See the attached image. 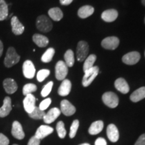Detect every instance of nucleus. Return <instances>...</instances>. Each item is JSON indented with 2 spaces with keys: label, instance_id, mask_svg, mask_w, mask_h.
Masks as SVG:
<instances>
[{
  "label": "nucleus",
  "instance_id": "f257e3e1",
  "mask_svg": "<svg viewBox=\"0 0 145 145\" xmlns=\"http://www.w3.org/2000/svg\"><path fill=\"white\" fill-rule=\"evenodd\" d=\"M20 60V57L16 52L14 47H10L7 50L6 55L4 59V65L6 67L10 68L17 64Z\"/></svg>",
  "mask_w": 145,
  "mask_h": 145
},
{
  "label": "nucleus",
  "instance_id": "f03ea898",
  "mask_svg": "<svg viewBox=\"0 0 145 145\" xmlns=\"http://www.w3.org/2000/svg\"><path fill=\"white\" fill-rule=\"evenodd\" d=\"M36 25L38 30L44 33L50 32L52 28V22L46 16L44 15H41L37 18Z\"/></svg>",
  "mask_w": 145,
  "mask_h": 145
},
{
  "label": "nucleus",
  "instance_id": "7ed1b4c3",
  "mask_svg": "<svg viewBox=\"0 0 145 145\" xmlns=\"http://www.w3.org/2000/svg\"><path fill=\"white\" fill-rule=\"evenodd\" d=\"M99 73V67L97 66H93V67L85 72V75L83 77L82 84L84 87H88L91 84L95 78Z\"/></svg>",
  "mask_w": 145,
  "mask_h": 145
},
{
  "label": "nucleus",
  "instance_id": "20e7f679",
  "mask_svg": "<svg viewBox=\"0 0 145 145\" xmlns=\"http://www.w3.org/2000/svg\"><path fill=\"white\" fill-rule=\"evenodd\" d=\"M102 101L105 105L111 108H116L119 104V99L118 95L111 91L106 92L103 94Z\"/></svg>",
  "mask_w": 145,
  "mask_h": 145
},
{
  "label": "nucleus",
  "instance_id": "39448f33",
  "mask_svg": "<svg viewBox=\"0 0 145 145\" xmlns=\"http://www.w3.org/2000/svg\"><path fill=\"white\" fill-rule=\"evenodd\" d=\"M89 52V45L86 41H79L77 46V59L79 62L85 61Z\"/></svg>",
  "mask_w": 145,
  "mask_h": 145
},
{
  "label": "nucleus",
  "instance_id": "423d86ee",
  "mask_svg": "<svg viewBox=\"0 0 145 145\" xmlns=\"http://www.w3.org/2000/svg\"><path fill=\"white\" fill-rule=\"evenodd\" d=\"M68 73V67L63 61H58L55 66V77L57 80H64Z\"/></svg>",
  "mask_w": 145,
  "mask_h": 145
},
{
  "label": "nucleus",
  "instance_id": "0eeeda50",
  "mask_svg": "<svg viewBox=\"0 0 145 145\" xmlns=\"http://www.w3.org/2000/svg\"><path fill=\"white\" fill-rule=\"evenodd\" d=\"M119 44V39L116 36L107 37L101 41V46L108 50H115L118 46Z\"/></svg>",
  "mask_w": 145,
  "mask_h": 145
},
{
  "label": "nucleus",
  "instance_id": "6e6552de",
  "mask_svg": "<svg viewBox=\"0 0 145 145\" xmlns=\"http://www.w3.org/2000/svg\"><path fill=\"white\" fill-rule=\"evenodd\" d=\"M22 71L24 76L27 79L34 78L36 73V69L33 63L30 60L25 61L22 66Z\"/></svg>",
  "mask_w": 145,
  "mask_h": 145
},
{
  "label": "nucleus",
  "instance_id": "1a4fd4ad",
  "mask_svg": "<svg viewBox=\"0 0 145 145\" xmlns=\"http://www.w3.org/2000/svg\"><path fill=\"white\" fill-rule=\"evenodd\" d=\"M140 54L138 52L132 51L125 54L122 57V62L126 65H133L140 61Z\"/></svg>",
  "mask_w": 145,
  "mask_h": 145
},
{
  "label": "nucleus",
  "instance_id": "9d476101",
  "mask_svg": "<svg viewBox=\"0 0 145 145\" xmlns=\"http://www.w3.org/2000/svg\"><path fill=\"white\" fill-rule=\"evenodd\" d=\"M61 112L67 116L73 115L76 112L75 107L67 99H63L61 102Z\"/></svg>",
  "mask_w": 145,
  "mask_h": 145
},
{
  "label": "nucleus",
  "instance_id": "9b49d317",
  "mask_svg": "<svg viewBox=\"0 0 145 145\" xmlns=\"http://www.w3.org/2000/svg\"><path fill=\"white\" fill-rule=\"evenodd\" d=\"M36 100L35 97L32 94H28L26 95V97L23 101V104L25 111L28 114L31 113L35 108Z\"/></svg>",
  "mask_w": 145,
  "mask_h": 145
},
{
  "label": "nucleus",
  "instance_id": "f8f14e48",
  "mask_svg": "<svg viewBox=\"0 0 145 145\" xmlns=\"http://www.w3.org/2000/svg\"><path fill=\"white\" fill-rule=\"evenodd\" d=\"M11 26L12 32L15 35H21L24 31V26L20 22L17 16H13L11 18Z\"/></svg>",
  "mask_w": 145,
  "mask_h": 145
},
{
  "label": "nucleus",
  "instance_id": "ddd939ff",
  "mask_svg": "<svg viewBox=\"0 0 145 145\" xmlns=\"http://www.w3.org/2000/svg\"><path fill=\"white\" fill-rule=\"evenodd\" d=\"M60 114H61V110L59 108H53L50 109L43 118L44 122L46 124H51L54 121H55V120L59 116Z\"/></svg>",
  "mask_w": 145,
  "mask_h": 145
},
{
  "label": "nucleus",
  "instance_id": "4468645a",
  "mask_svg": "<svg viewBox=\"0 0 145 145\" xmlns=\"http://www.w3.org/2000/svg\"><path fill=\"white\" fill-rule=\"evenodd\" d=\"M12 135L14 138L18 140H22L25 137V134L23 130L22 126L20 123L18 121H14L12 124Z\"/></svg>",
  "mask_w": 145,
  "mask_h": 145
},
{
  "label": "nucleus",
  "instance_id": "2eb2a0df",
  "mask_svg": "<svg viewBox=\"0 0 145 145\" xmlns=\"http://www.w3.org/2000/svg\"><path fill=\"white\" fill-rule=\"evenodd\" d=\"M3 88L7 93H14L18 89V85L13 79L7 78L3 82Z\"/></svg>",
  "mask_w": 145,
  "mask_h": 145
},
{
  "label": "nucleus",
  "instance_id": "dca6fc26",
  "mask_svg": "<svg viewBox=\"0 0 145 145\" xmlns=\"http://www.w3.org/2000/svg\"><path fill=\"white\" fill-rule=\"evenodd\" d=\"M107 136L111 142H116L119 139V132L116 125L111 124L107 128Z\"/></svg>",
  "mask_w": 145,
  "mask_h": 145
},
{
  "label": "nucleus",
  "instance_id": "f3484780",
  "mask_svg": "<svg viewBox=\"0 0 145 145\" xmlns=\"http://www.w3.org/2000/svg\"><path fill=\"white\" fill-rule=\"evenodd\" d=\"M12 109V99L10 97H5L3 99V106L0 108V117L4 118L8 116Z\"/></svg>",
  "mask_w": 145,
  "mask_h": 145
},
{
  "label": "nucleus",
  "instance_id": "a211bd4d",
  "mask_svg": "<svg viewBox=\"0 0 145 145\" xmlns=\"http://www.w3.org/2000/svg\"><path fill=\"white\" fill-rule=\"evenodd\" d=\"M53 128L49 126H46V125H42L38 128L36 130L35 137H37L38 138L40 139L44 138L46 137L53 132Z\"/></svg>",
  "mask_w": 145,
  "mask_h": 145
},
{
  "label": "nucleus",
  "instance_id": "6ab92c4d",
  "mask_svg": "<svg viewBox=\"0 0 145 145\" xmlns=\"http://www.w3.org/2000/svg\"><path fill=\"white\" fill-rule=\"evenodd\" d=\"M114 86L116 89L120 91L122 93H128L130 91V88L128 83L123 78H118L114 83Z\"/></svg>",
  "mask_w": 145,
  "mask_h": 145
},
{
  "label": "nucleus",
  "instance_id": "aec40b11",
  "mask_svg": "<svg viewBox=\"0 0 145 145\" xmlns=\"http://www.w3.org/2000/svg\"><path fill=\"white\" fill-rule=\"evenodd\" d=\"M71 82L69 79H64L58 89V93L61 96H67L71 90Z\"/></svg>",
  "mask_w": 145,
  "mask_h": 145
},
{
  "label": "nucleus",
  "instance_id": "412c9836",
  "mask_svg": "<svg viewBox=\"0 0 145 145\" xmlns=\"http://www.w3.org/2000/svg\"><path fill=\"white\" fill-rule=\"evenodd\" d=\"M118 16V13L117 10H114V9L106 10L101 14L102 20L107 22H112L115 21Z\"/></svg>",
  "mask_w": 145,
  "mask_h": 145
},
{
  "label": "nucleus",
  "instance_id": "4be33fe9",
  "mask_svg": "<svg viewBox=\"0 0 145 145\" xmlns=\"http://www.w3.org/2000/svg\"><path fill=\"white\" fill-rule=\"evenodd\" d=\"M32 40L38 46L41 47V48L46 46L49 43V40L48 38L39 34H34L32 36Z\"/></svg>",
  "mask_w": 145,
  "mask_h": 145
},
{
  "label": "nucleus",
  "instance_id": "5701e85b",
  "mask_svg": "<svg viewBox=\"0 0 145 145\" xmlns=\"http://www.w3.org/2000/svg\"><path fill=\"white\" fill-rule=\"evenodd\" d=\"M145 98V87L138 88L133 92L130 95V100L133 102H138Z\"/></svg>",
  "mask_w": 145,
  "mask_h": 145
},
{
  "label": "nucleus",
  "instance_id": "b1692460",
  "mask_svg": "<svg viewBox=\"0 0 145 145\" xmlns=\"http://www.w3.org/2000/svg\"><path fill=\"white\" fill-rule=\"evenodd\" d=\"M104 122L101 120L95 121L91 124L89 128V133L91 135H96L101 132L104 128Z\"/></svg>",
  "mask_w": 145,
  "mask_h": 145
},
{
  "label": "nucleus",
  "instance_id": "393cba45",
  "mask_svg": "<svg viewBox=\"0 0 145 145\" xmlns=\"http://www.w3.org/2000/svg\"><path fill=\"white\" fill-rule=\"evenodd\" d=\"M94 12V8L90 5H84L78 10V16L81 18H87L91 16Z\"/></svg>",
  "mask_w": 145,
  "mask_h": 145
},
{
  "label": "nucleus",
  "instance_id": "a878e982",
  "mask_svg": "<svg viewBox=\"0 0 145 145\" xmlns=\"http://www.w3.org/2000/svg\"><path fill=\"white\" fill-rule=\"evenodd\" d=\"M50 18L54 21H60L63 17V14L61 10L59 8H52L48 12Z\"/></svg>",
  "mask_w": 145,
  "mask_h": 145
},
{
  "label": "nucleus",
  "instance_id": "bb28decb",
  "mask_svg": "<svg viewBox=\"0 0 145 145\" xmlns=\"http://www.w3.org/2000/svg\"><path fill=\"white\" fill-rule=\"evenodd\" d=\"M8 16V5L4 0H0V21L7 19Z\"/></svg>",
  "mask_w": 145,
  "mask_h": 145
},
{
  "label": "nucleus",
  "instance_id": "cd10ccee",
  "mask_svg": "<svg viewBox=\"0 0 145 145\" xmlns=\"http://www.w3.org/2000/svg\"><path fill=\"white\" fill-rule=\"evenodd\" d=\"M96 59H97V57H96L95 54H90L89 57H88V58H86L84 65H83V71H84V72L93 67Z\"/></svg>",
  "mask_w": 145,
  "mask_h": 145
},
{
  "label": "nucleus",
  "instance_id": "c85d7f7f",
  "mask_svg": "<svg viewBox=\"0 0 145 145\" xmlns=\"http://www.w3.org/2000/svg\"><path fill=\"white\" fill-rule=\"evenodd\" d=\"M64 59L65 61V64L68 67H71L73 66L75 63V57H74V53L72 50H68L65 53Z\"/></svg>",
  "mask_w": 145,
  "mask_h": 145
},
{
  "label": "nucleus",
  "instance_id": "c756f323",
  "mask_svg": "<svg viewBox=\"0 0 145 145\" xmlns=\"http://www.w3.org/2000/svg\"><path fill=\"white\" fill-rule=\"evenodd\" d=\"M54 53H55V50L53 48H49L46 50V52L42 54L41 57V61L43 63H49L52 61V58H53Z\"/></svg>",
  "mask_w": 145,
  "mask_h": 145
},
{
  "label": "nucleus",
  "instance_id": "7c9ffc66",
  "mask_svg": "<svg viewBox=\"0 0 145 145\" xmlns=\"http://www.w3.org/2000/svg\"><path fill=\"white\" fill-rule=\"evenodd\" d=\"M45 112L44 111H42L40 109L39 107H35L34 110L32 111L31 113L28 114L29 116L31 118L34 120H41L43 119V118L45 116Z\"/></svg>",
  "mask_w": 145,
  "mask_h": 145
},
{
  "label": "nucleus",
  "instance_id": "2f4dec72",
  "mask_svg": "<svg viewBox=\"0 0 145 145\" xmlns=\"http://www.w3.org/2000/svg\"><path fill=\"white\" fill-rule=\"evenodd\" d=\"M37 89V87L33 83H28L23 87L22 92L24 95H27L28 94H32L33 92H35Z\"/></svg>",
  "mask_w": 145,
  "mask_h": 145
},
{
  "label": "nucleus",
  "instance_id": "473e14b6",
  "mask_svg": "<svg viewBox=\"0 0 145 145\" xmlns=\"http://www.w3.org/2000/svg\"><path fill=\"white\" fill-rule=\"evenodd\" d=\"M56 129H57L58 136H59V138H64L67 135V131L65 128V124L63 121H60L57 123Z\"/></svg>",
  "mask_w": 145,
  "mask_h": 145
},
{
  "label": "nucleus",
  "instance_id": "72a5a7b5",
  "mask_svg": "<svg viewBox=\"0 0 145 145\" xmlns=\"http://www.w3.org/2000/svg\"><path fill=\"white\" fill-rule=\"evenodd\" d=\"M79 126V122L78 120H75L72 123L71 126L70 128V132H69V137L71 138H73L75 137L77 134L78 128Z\"/></svg>",
  "mask_w": 145,
  "mask_h": 145
},
{
  "label": "nucleus",
  "instance_id": "f704fd0d",
  "mask_svg": "<svg viewBox=\"0 0 145 145\" xmlns=\"http://www.w3.org/2000/svg\"><path fill=\"white\" fill-rule=\"evenodd\" d=\"M50 75V71L48 69H41L38 72L37 75V80L39 82H42L48 75Z\"/></svg>",
  "mask_w": 145,
  "mask_h": 145
},
{
  "label": "nucleus",
  "instance_id": "c9c22d12",
  "mask_svg": "<svg viewBox=\"0 0 145 145\" xmlns=\"http://www.w3.org/2000/svg\"><path fill=\"white\" fill-rule=\"evenodd\" d=\"M52 86H53V82L52 81H50V82L47 83L46 86L42 88V90L41 91V95L43 97H46L51 92Z\"/></svg>",
  "mask_w": 145,
  "mask_h": 145
},
{
  "label": "nucleus",
  "instance_id": "e433bc0d",
  "mask_svg": "<svg viewBox=\"0 0 145 145\" xmlns=\"http://www.w3.org/2000/svg\"><path fill=\"white\" fill-rule=\"evenodd\" d=\"M50 104H51V99L46 98L40 104L39 108L41 110H42V111H44L45 110H46V109L48 108V106H50Z\"/></svg>",
  "mask_w": 145,
  "mask_h": 145
},
{
  "label": "nucleus",
  "instance_id": "4c0bfd02",
  "mask_svg": "<svg viewBox=\"0 0 145 145\" xmlns=\"http://www.w3.org/2000/svg\"><path fill=\"white\" fill-rule=\"evenodd\" d=\"M10 143L8 138L4 135L0 133V145H8Z\"/></svg>",
  "mask_w": 145,
  "mask_h": 145
},
{
  "label": "nucleus",
  "instance_id": "58836bf2",
  "mask_svg": "<svg viewBox=\"0 0 145 145\" xmlns=\"http://www.w3.org/2000/svg\"><path fill=\"white\" fill-rule=\"evenodd\" d=\"M40 140L34 136L29 140L28 145H40Z\"/></svg>",
  "mask_w": 145,
  "mask_h": 145
},
{
  "label": "nucleus",
  "instance_id": "ea45409f",
  "mask_svg": "<svg viewBox=\"0 0 145 145\" xmlns=\"http://www.w3.org/2000/svg\"><path fill=\"white\" fill-rule=\"evenodd\" d=\"M135 145H145V134H143L138 138Z\"/></svg>",
  "mask_w": 145,
  "mask_h": 145
},
{
  "label": "nucleus",
  "instance_id": "a19ab883",
  "mask_svg": "<svg viewBox=\"0 0 145 145\" xmlns=\"http://www.w3.org/2000/svg\"><path fill=\"white\" fill-rule=\"evenodd\" d=\"M95 145H107V142L103 138H98L95 140Z\"/></svg>",
  "mask_w": 145,
  "mask_h": 145
},
{
  "label": "nucleus",
  "instance_id": "79ce46f5",
  "mask_svg": "<svg viewBox=\"0 0 145 145\" xmlns=\"http://www.w3.org/2000/svg\"><path fill=\"white\" fill-rule=\"evenodd\" d=\"M72 0H60V3L63 5H68L71 3Z\"/></svg>",
  "mask_w": 145,
  "mask_h": 145
},
{
  "label": "nucleus",
  "instance_id": "37998d69",
  "mask_svg": "<svg viewBox=\"0 0 145 145\" xmlns=\"http://www.w3.org/2000/svg\"><path fill=\"white\" fill-rule=\"evenodd\" d=\"M3 51V44L2 42L0 40V57L2 56Z\"/></svg>",
  "mask_w": 145,
  "mask_h": 145
},
{
  "label": "nucleus",
  "instance_id": "c03bdc74",
  "mask_svg": "<svg viewBox=\"0 0 145 145\" xmlns=\"http://www.w3.org/2000/svg\"><path fill=\"white\" fill-rule=\"evenodd\" d=\"M141 1H142V5H144L145 6V0H141Z\"/></svg>",
  "mask_w": 145,
  "mask_h": 145
},
{
  "label": "nucleus",
  "instance_id": "a18cd8bd",
  "mask_svg": "<svg viewBox=\"0 0 145 145\" xmlns=\"http://www.w3.org/2000/svg\"><path fill=\"white\" fill-rule=\"evenodd\" d=\"M79 145H90V144H88V143H83V144H79Z\"/></svg>",
  "mask_w": 145,
  "mask_h": 145
},
{
  "label": "nucleus",
  "instance_id": "49530a36",
  "mask_svg": "<svg viewBox=\"0 0 145 145\" xmlns=\"http://www.w3.org/2000/svg\"><path fill=\"white\" fill-rule=\"evenodd\" d=\"M13 145H18V144H13Z\"/></svg>",
  "mask_w": 145,
  "mask_h": 145
},
{
  "label": "nucleus",
  "instance_id": "de8ad7c7",
  "mask_svg": "<svg viewBox=\"0 0 145 145\" xmlns=\"http://www.w3.org/2000/svg\"><path fill=\"white\" fill-rule=\"evenodd\" d=\"M144 22H145V18H144Z\"/></svg>",
  "mask_w": 145,
  "mask_h": 145
}]
</instances>
